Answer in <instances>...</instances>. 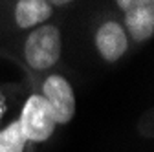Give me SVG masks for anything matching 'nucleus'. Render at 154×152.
I'll return each mask as SVG.
<instances>
[{"label":"nucleus","instance_id":"f257e3e1","mask_svg":"<svg viewBox=\"0 0 154 152\" xmlns=\"http://www.w3.org/2000/svg\"><path fill=\"white\" fill-rule=\"evenodd\" d=\"M26 141H46L55 130V116L42 96H31L18 119Z\"/></svg>","mask_w":154,"mask_h":152},{"label":"nucleus","instance_id":"f03ea898","mask_svg":"<svg viewBox=\"0 0 154 152\" xmlns=\"http://www.w3.org/2000/svg\"><path fill=\"white\" fill-rule=\"evenodd\" d=\"M26 61L35 70H44L57 62L61 55V35L55 26H42L35 29L24 48Z\"/></svg>","mask_w":154,"mask_h":152},{"label":"nucleus","instance_id":"7ed1b4c3","mask_svg":"<svg viewBox=\"0 0 154 152\" xmlns=\"http://www.w3.org/2000/svg\"><path fill=\"white\" fill-rule=\"evenodd\" d=\"M44 99L51 106L55 123H68L75 114V97L73 90L66 79L61 75H50L44 83Z\"/></svg>","mask_w":154,"mask_h":152},{"label":"nucleus","instance_id":"20e7f679","mask_svg":"<svg viewBox=\"0 0 154 152\" xmlns=\"http://www.w3.org/2000/svg\"><path fill=\"white\" fill-rule=\"evenodd\" d=\"M95 46L106 61H118L127 51L128 41L123 28H119L116 22H106L95 35Z\"/></svg>","mask_w":154,"mask_h":152},{"label":"nucleus","instance_id":"39448f33","mask_svg":"<svg viewBox=\"0 0 154 152\" xmlns=\"http://www.w3.org/2000/svg\"><path fill=\"white\" fill-rule=\"evenodd\" d=\"M50 15L51 9L46 0H20L15 9V20L20 28H31L46 20Z\"/></svg>","mask_w":154,"mask_h":152},{"label":"nucleus","instance_id":"423d86ee","mask_svg":"<svg viewBox=\"0 0 154 152\" xmlns=\"http://www.w3.org/2000/svg\"><path fill=\"white\" fill-rule=\"evenodd\" d=\"M125 24L128 28V33L132 35L134 41H147L154 33V11L152 8H140L127 11Z\"/></svg>","mask_w":154,"mask_h":152},{"label":"nucleus","instance_id":"0eeeda50","mask_svg":"<svg viewBox=\"0 0 154 152\" xmlns=\"http://www.w3.org/2000/svg\"><path fill=\"white\" fill-rule=\"evenodd\" d=\"M26 138L20 130L18 121L11 123L6 130L0 132V152H24Z\"/></svg>","mask_w":154,"mask_h":152},{"label":"nucleus","instance_id":"6e6552de","mask_svg":"<svg viewBox=\"0 0 154 152\" xmlns=\"http://www.w3.org/2000/svg\"><path fill=\"white\" fill-rule=\"evenodd\" d=\"M118 4L123 11H132L140 8H152L154 0H118Z\"/></svg>","mask_w":154,"mask_h":152},{"label":"nucleus","instance_id":"1a4fd4ad","mask_svg":"<svg viewBox=\"0 0 154 152\" xmlns=\"http://www.w3.org/2000/svg\"><path fill=\"white\" fill-rule=\"evenodd\" d=\"M51 4H55V6H63V4H68V2H72V0H50Z\"/></svg>","mask_w":154,"mask_h":152}]
</instances>
